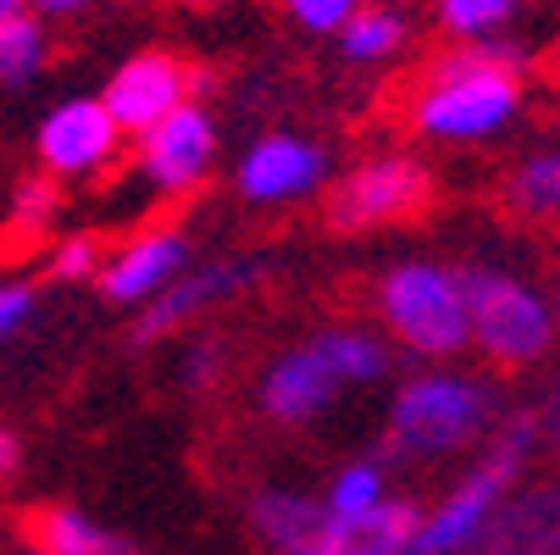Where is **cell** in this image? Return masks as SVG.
I'll list each match as a JSON object with an SVG mask.
<instances>
[{
    "label": "cell",
    "mask_w": 560,
    "mask_h": 555,
    "mask_svg": "<svg viewBox=\"0 0 560 555\" xmlns=\"http://www.w3.org/2000/svg\"><path fill=\"white\" fill-rule=\"evenodd\" d=\"M417 506L383 500L361 517H334L316 495L261 489L250 506V528L272 555H406L417 533Z\"/></svg>",
    "instance_id": "1"
},
{
    "label": "cell",
    "mask_w": 560,
    "mask_h": 555,
    "mask_svg": "<svg viewBox=\"0 0 560 555\" xmlns=\"http://www.w3.org/2000/svg\"><path fill=\"white\" fill-rule=\"evenodd\" d=\"M388 372V345L366 328H328L311 334L305 345L283 350L261 372V412L272 423H311L323 417L345 389L377 383Z\"/></svg>",
    "instance_id": "2"
},
{
    "label": "cell",
    "mask_w": 560,
    "mask_h": 555,
    "mask_svg": "<svg viewBox=\"0 0 560 555\" xmlns=\"http://www.w3.org/2000/svg\"><path fill=\"white\" fill-rule=\"evenodd\" d=\"M500 423V389L477 372H417L388 406V439L406 455L471 450Z\"/></svg>",
    "instance_id": "3"
},
{
    "label": "cell",
    "mask_w": 560,
    "mask_h": 555,
    "mask_svg": "<svg viewBox=\"0 0 560 555\" xmlns=\"http://www.w3.org/2000/svg\"><path fill=\"white\" fill-rule=\"evenodd\" d=\"M516 112H522L516 72L483 67L471 50L433 61L411 95V128L439 144H477V139L500 134Z\"/></svg>",
    "instance_id": "4"
},
{
    "label": "cell",
    "mask_w": 560,
    "mask_h": 555,
    "mask_svg": "<svg viewBox=\"0 0 560 555\" xmlns=\"http://www.w3.org/2000/svg\"><path fill=\"white\" fill-rule=\"evenodd\" d=\"M466 339L500 367H533L555 350V305L516 273L466 267Z\"/></svg>",
    "instance_id": "5"
},
{
    "label": "cell",
    "mask_w": 560,
    "mask_h": 555,
    "mask_svg": "<svg viewBox=\"0 0 560 555\" xmlns=\"http://www.w3.org/2000/svg\"><path fill=\"white\" fill-rule=\"evenodd\" d=\"M377 316L383 328L439 361V356H455L466 350V294H460V273L444 267V262H399L377 278Z\"/></svg>",
    "instance_id": "6"
},
{
    "label": "cell",
    "mask_w": 560,
    "mask_h": 555,
    "mask_svg": "<svg viewBox=\"0 0 560 555\" xmlns=\"http://www.w3.org/2000/svg\"><path fill=\"white\" fill-rule=\"evenodd\" d=\"M533 450H538V439H533V417H516V423L494 439V450H489V455L477 461L466 478L444 495V506H439L428 522H417L406 555H460V550L477 539V528L494 517V506L516 489V478L527 472Z\"/></svg>",
    "instance_id": "7"
},
{
    "label": "cell",
    "mask_w": 560,
    "mask_h": 555,
    "mask_svg": "<svg viewBox=\"0 0 560 555\" xmlns=\"http://www.w3.org/2000/svg\"><path fill=\"white\" fill-rule=\"evenodd\" d=\"M433 200V173L417 167L411 155H377L361 162L355 173H345L328 195V222L339 233H361V228H383V222H406L417 211H428Z\"/></svg>",
    "instance_id": "8"
},
{
    "label": "cell",
    "mask_w": 560,
    "mask_h": 555,
    "mask_svg": "<svg viewBox=\"0 0 560 555\" xmlns=\"http://www.w3.org/2000/svg\"><path fill=\"white\" fill-rule=\"evenodd\" d=\"M217 167V123L206 106H178L139 134V173L155 195H195Z\"/></svg>",
    "instance_id": "9"
},
{
    "label": "cell",
    "mask_w": 560,
    "mask_h": 555,
    "mask_svg": "<svg viewBox=\"0 0 560 555\" xmlns=\"http://www.w3.org/2000/svg\"><path fill=\"white\" fill-rule=\"evenodd\" d=\"M195 90H200V72H189L173 50H139V56H128L112 72L101 106H106V117L122 134H144V128L162 123L167 112L189 106Z\"/></svg>",
    "instance_id": "10"
},
{
    "label": "cell",
    "mask_w": 560,
    "mask_h": 555,
    "mask_svg": "<svg viewBox=\"0 0 560 555\" xmlns=\"http://www.w3.org/2000/svg\"><path fill=\"white\" fill-rule=\"evenodd\" d=\"M328 184V150L305 134H261L233 173L238 200L250 206H294Z\"/></svg>",
    "instance_id": "11"
},
{
    "label": "cell",
    "mask_w": 560,
    "mask_h": 555,
    "mask_svg": "<svg viewBox=\"0 0 560 555\" xmlns=\"http://www.w3.org/2000/svg\"><path fill=\"white\" fill-rule=\"evenodd\" d=\"M122 128L106 117L101 101H61L56 112H45L34 150L50 178H95L101 167L117 162Z\"/></svg>",
    "instance_id": "12"
},
{
    "label": "cell",
    "mask_w": 560,
    "mask_h": 555,
    "mask_svg": "<svg viewBox=\"0 0 560 555\" xmlns=\"http://www.w3.org/2000/svg\"><path fill=\"white\" fill-rule=\"evenodd\" d=\"M256 262H245V256H222V262H206V267H184L162 294H150L144 305V316H139V328H133V339H162V334H173V328H184V323H195V316H206L211 305H228L233 294H245L250 284H256Z\"/></svg>",
    "instance_id": "13"
},
{
    "label": "cell",
    "mask_w": 560,
    "mask_h": 555,
    "mask_svg": "<svg viewBox=\"0 0 560 555\" xmlns=\"http://www.w3.org/2000/svg\"><path fill=\"white\" fill-rule=\"evenodd\" d=\"M460 555H560V484L511 489Z\"/></svg>",
    "instance_id": "14"
},
{
    "label": "cell",
    "mask_w": 560,
    "mask_h": 555,
    "mask_svg": "<svg viewBox=\"0 0 560 555\" xmlns=\"http://www.w3.org/2000/svg\"><path fill=\"white\" fill-rule=\"evenodd\" d=\"M189 267V240L178 228H150L139 240H128L106 267H101V294L117 305H139L150 294H162L178 273Z\"/></svg>",
    "instance_id": "15"
},
{
    "label": "cell",
    "mask_w": 560,
    "mask_h": 555,
    "mask_svg": "<svg viewBox=\"0 0 560 555\" xmlns=\"http://www.w3.org/2000/svg\"><path fill=\"white\" fill-rule=\"evenodd\" d=\"M28 544L39 555H139L133 539L101 528L95 517L72 511V506H45L28 517Z\"/></svg>",
    "instance_id": "16"
},
{
    "label": "cell",
    "mask_w": 560,
    "mask_h": 555,
    "mask_svg": "<svg viewBox=\"0 0 560 555\" xmlns=\"http://www.w3.org/2000/svg\"><path fill=\"white\" fill-rule=\"evenodd\" d=\"M505 206L527 222H560V144L533 150L505 178Z\"/></svg>",
    "instance_id": "17"
},
{
    "label": "cell",
    "mask_w": 560,
    "mask_h": 555,
    "mask_svg": "<svg viewBox=\"0 0 560 555\" xmlns=\"http://www.w3.org/2000/svg\"><path fill=\"white\" fill-rule=\"evenodd\" d=\"M399 45H406V18H399L394 7H361V12L339 28V56L355 61V67L388 61Z\"/></svg>",
    "instance_id": "18"
},
{
    "label": "cell",
    "mask_w": 560,
    "mask_h": 555,
    "mask_svg": "<svg viewBox=\"0 0 560 555\" xmlns=\"http://www.w3.org/2000/svg\"><path fill=\"white\" fill-rule=\"evenodd\" d=\"M45 56H50V39L34 12H18L0 23V84H28L45 67Z\"/></svg>",
    "instance_id": "19"
},
{
    "label": "cell",
    "mask_w": 560,
    "mask_h": 555,
    "mask_svg": "<svg viewBox=\"0 0 560 555\" xmlns=\"http://www.w3.org/2000/svg\"><path fill=\"white\" fill-rule=\"evenodd\" d=\"M433 7H439L444 34L471 45V39H489V34L511 28V18L522 12V0H433Z\"/></svg>",
    "instance_id": "20"
},
{
    "label": "cell",
    "mask_w": 560,
    "mask_h": 555,
    "mask_svg": "<svg viewBox=\"0 0 560 555\" xmlns=\"http://www.w3.org/2000/svg\"><path fill=\"white\" fill-rule=\"evenodd\" d=\"M383 500H388V484H383V466L377 461H350L345 472H334V484L323 495V506L334 517H361V511H372Z\"/></svg>",
    "instance_id": "21"
},
{
    "label": "cell",
    "mask_w": 560,
    "mask_h": 555,
    "mask_svg": "<svg viewBox=\"0 0 560 555\" xmlns=\"http://www.w3.org/2000/svg\"><path fill=\"white\" fill-rule=\"evenodd\" d=\"M56 206L61 200H56V184L50 178H23L18 195H12V228L34 240V233H45L56 222Z\"/></svg>",
    "instance_id": "22"
},
{
    "label": "cell",
    "mask_w": 560,
    "mask_h": 555,
    "mask_svg": "<svg viewBox=\"0 0 560 555\" xmlns=\"http://www.w3.org/2000/svg\"><path fill=\"white\" fill-rule=\"evenodd\" d=\"M278 7H283L305 34H339V28L361 12V0H278Z\"/></svg>",
    "instance_id": "23"
},
{
    "label": "cell",
    "mask_w": 560,
    "mask_h": 555,
    "mask_svg": "<svg viewBox=\"0 0 560 555\" xmlns=\"http://www.w3.org/2000/svg\"><path fill=\"white\" fill-rule=\"evenodd\" d=\"M50 273H56L61 284L95 278V273H101V240H95V233H72V240H61L56 256H50Z\"/></svg>",
    "instance_id": "24"
},
{
    "label": "cell",
    "mask_w": 560,
    "mask_h": 555,
    "mask_svg": "<svg viewBox=\"0 0 560 555\" xmlns=\"http://www.w3.org/2000/svg\"><path fill=\"white\" fill-rule=\"evenodd\" d=\"M34 305H39V294L28 284H0V345L18 339L34 323Z\"/></svg>",
    "instance_id": "25"
},
{
    "label": "cell",
    "mask_w": 560,
    "mask_h": 555,
    "mask_svg": "<svg viewBox=\"0 0 560 555\" xmlns=\"http://www.w3.org/2000/svg\"><path fill=\"white\" fill-rule=\"evenodd\" d=\"M533 439L560 461V383L544 394V401H538V412H533Z\"/></svg>",
    "instance_id": "26"
},
{
    "label": "cell",
    "mask_w": 560,
    "mask_h": 555,
    "mask_svg": "<svg viewBox=\"0 0 560 555\" xmlns=\"http://www.w3.org/2000/svg\"><path fill=\"white\" fill-rule=\"evenodd\" d=\"M211 378H217V345H195L189 367H184V383H211Z\"/></svg>",
    "instance_id": "27"
},
{
    "label": "cell",
    "mask_w": 560,
    "mask_h": 555,
    "mask_svg": "<svg viewBox=\"0 0 560 555\" xmlns=\"http://www.w3.org/2000/svg\"><path fill=\"white\" fill-rule=\"evenodd\" d=\"M84 7H95V0H34L39 18H78Z\"/></svg>",
    "instance_id": "28"
},
{
    "label": "cell",
    "mask_w": 560,
    "mask_h": 555,
    "mask_svg": "<svg viewBox=\"0 0 560 555\" xmlns=\"http://www.w3.org/2000/svg\"><path fill=\"white\" fill-rule=\"evenodd\" d=\"M18 455H23V450H18V439H12L7 428H0V489H7V478L18 472Z\"/></svg>",
    "instance_id": "29"
},
{
    "label": "cell",
    "mask_w": 560,
    "mask_h": 555,
    "mask_svg": "<svg viewBox=\"0 0 560 555\" xmlns=\"http://www.w3.org/2000/svg\"><path fill=\"white\" fill-rule=\"evenodd\" d=\"M23 12V0H0V23H7V18H18Z\"/></svg>",
    "instance_id": "30"
},
{
    "label": "cell",
    "mask_w": 560,
    "mask_h": 555,
    "mask_svg": "<svg viewBox=\"0 0 560 555\" xmlns=\"http://www.w3.org/2000/svg\"><path fill=\"white\" fill-rule=\"evenodd\" d=\"M555 289H560V262H555Z\"/></svg>",
    "instance_id": "31"
}]
</instances>
